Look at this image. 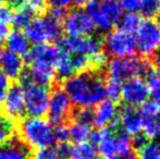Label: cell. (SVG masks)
<instances>
[{
	"label": "cell",
	"instance_id": "1",
	"mask_svg": "<svg viewBox=\"0 0 160 159\" xmlns=\"http://www.w3.org/2000/svg\"><path fill=\"white\" fill-rule=\"evenodd\" d=\"M63 91L78 108H93L106 98V83L98 71L80 72L64 80Z\"/></svg>",
	"mask_w": 160,
	"mask_h": 159
},
{
	"label": "cell",
	"instance_id": "2",
	"mask_svg": "<svg viewBox=\"0 0 160 159\" xmlns=\"http://www.w3.org/2000/svg\"><path fill=\"white\" fill-rule=\"evenodd\" d=\"M65 10L51 9L49 13L40 17H35L25 27V33L30 42L35 45L50 44L61 38L63 33V20Z\"/></svg>",
	"mask_w": 160,
	"mask_h": 159
},
{
	"label": "cell",
	"instance_id": "3",
	"mask_svg": "<svg viewBox=\"0 0 160 159\" xmlns=\"http://www.w3.org/2000/svg\"><path fill=\"white\" fill-rule=\"evenodd\" d=\"M19 131L21 140L31 149L45 148L55 143L52 124L42 118L28 117L22 120Z\"/></svg>",
	"mask_w": 160,
	"mask_h": 159
},
{
	"label": "cell",
	"instance_id": "4",
	"mask_svg": "<svg viewBox=\"0 0 160 159\" xmlns=\"http://www.w3.org/2000/svg\"><path fill=\"white\" fill-rule=\"evenodd\" d=\"M154 69L148 60L135 57L113 58L107 62V71L109 80L124 83L134 77H146Z\"/></svg>",
	"mask_w": 160,
	"mask_h": 159
},
{
	"label": "cell",
	"instance_id": "5",
	"mask_svg": "<svg viewBox=\"0 0 160 159\" xmlns=\"http://www.w3.org/2000/svg\"><path fill=\"white\" fill-rule=\"evenodd\" d=\"M85 11L93 21L95 30L100 33H109L122 15L119 0H93Z\"/></svg>",
	"mask_w": 160,
	"mask_h": 159
},
{
	"label": "cell",
	"instance_id": "6",
	"mask_svg": "<svg viewBox=\"0 0 160 159\" xmlns=\"http://www.w3.org/2000/svg\"><path fill=\"white\" fill-rule=\"evenodd\" d=\"M135 51L142 57H150L159 50L160 27L154 19L142 21L135 32Z\"/></svg>",
	"mask_w": 160,
	"mask_h": 159
},
{
	"label": "cell",
	"instance_id": "7",
	"mask_svg": "<svg viewBox=\"0 0 160 159\" xmlns=\"http://www.w3.org/2000/svg\"><path fill=\"white\" fill-rule=\"evenodd\" d=\"M102 50L112 58L133 57L135 52L134 36L120 30L110 31L102 40Z\"/></svg>",
	"mask_w": 160,
	"mask_h": 159
},
{
	"label": "cell",
	"instance_id": "8",
	"mask_svg": "<svg viewBox=\"0 0 160 159\" xmlns=\"http://www.w3.org/2000/svg\"><path fill=\"white\" fill-rule=\"evenodd\" d=\"M25 96V113L32 118H42L47 113L49 104L48 87L37 84L23 85Z\"/></svg>",
	"mask_w": 160,
	"mask_h": 159
},
{
	"label": "cell",
	"instance_id": "9",
	"mask_svg": "<svg viewBox=\"0 0 160 159\" xmlns=\"http://www.w3.org/2000/svg\"><path fill=\"white\" fill-rule=\"evenodd\" d=\"M62 51L70 55H83L92 59L95 55L102 51V40L95 36L65 37L58 45Z\"/></svg>",
	"mask_w": 160,
	"mask_h": 159
},
{
	"label": "cell",
	"instance_id": "10",
	"mask_svg": "<svg viewBox=\"0 0 160 159\" xmlns=\"http://www.w3.org/2000/svg\"><path fill=\"white\" fill-rule=\"evenodd\" d=\"M63 31L70 37L89 36L95 31V26L85 9L78 8L65 14Z\"/></svg>",
	"mask_w": 160,
	"mask_h": 159
},
{
	"label": "cell",
	"instance_id": "11",
	"mask_svg": "<svg viewBox=\"0 0 160 159\" xmlns=\"http://www.w3.org/2000/svg\"><path fill=\"white\" fill-rule=\"evenodd\" d=\"M72 113V102L62 88H55L49 96L47 113L51 124H61L69 119Z\"/></svg>",
	"mask_w": 160,
	"mask_h": 159
},
{
	"label": "cell",
	"instance_id": "12",
	"mask_svg": "<svg viewBox=\"0 0 160 159\" xmlns=\"http://www.w3.org/2000/svg\"><path fill=\"white\" fill-rule=\"evenodd\" d=\"M149 98V91L146 82L142 77H134L125 81L121 86V99L127 106L138 107Z\"/></svg>",
	"mask_w": 160,
	"mask_h": 159
},
{
	"label": "cell",
	"instance_id": "13",
	"mask_svg": "<svg viewBox=\"0 0 160 159\" xmlns=\"http://www.w3.org/2000/svg\"><path fill=\"white\" fill-rule=\"evenodd\" d=\"M3 99V110L6 117L12 119H20L25 115V96L24 88L21 84H13L8 89Z\"/></svg>",
	"mask_w": 160,
	"mask_h": 159
},
{
	"label": "cell",
	"instance_id": "14",
	"mask_svg": "<svg viewBox=\"0 0 160 159\" xmlns=\"http://www.w3.org/2000/svg\"><path fill=\"white\" fill-rule=\"evenodd\" d=\"M96 109L94 110V121L98 129L102 127H117L119 121V108L116 102L109 99H103L98 105H96Z\"/></svg>",
	"mask_w": 160,
	"mask_h": 159
},
{
	"label": "cell",
	"instance_id": "15",
	"mask_svg": "<svg viewBox=\"0 0 160 159\" xmlns=\"http://www.w3.org/2000/svg\"><path fill=\"white\" fill-rule=\"evenodd\" d=\"M121 130L128 135H135L139 133L143 127V120L138 109L135 107L124 106L119 110V121Z\"/></svg>",
	"mask_w": 160,
	"mask_h": 159
},
{
	"label": "cell",
	"instance_id": "16",
	"mask_svg": "<svg viewBox=\"0 0 160 159\" xmlns=\"http://www.w3.org/2000/svg\"><path fill=\"white\" fill-rule=\"evenodd\" d=\"M0 159H32V152L21 138L12 136L0 145Z\"/></svg>",
	"mask_w": 160,
	"mask_h": 159
},
{
	"label": "cell",
	"instance_id": "17",
	"mask_svg": "<svg viewBox=\"0 0 160 159\" xmlns=\"http://www.w3.org/2000/svg\"><path fill=\"white\" fill-rule=\"evenodd\" d=\"M1 69L9 77H19L24 70V62L21 56L15 55L9 50L2 51L0 59Z\"/></svg>",
	"mask_w": 160,
	"mask_h": 159
},
{
	"label": "cell",
	"instance_id": "18",
	"mask_svg": "<svg viewBox=\"0 0 160 159\" xmlns=\"http://www.w3.org/2000/svg\"><path fill=\"white\" fill-rule=\"evenodd\" d=\"M8 50L19 56H25L31 48V42L26 35L21 31L14 30L10 32L6 39Z\"/></svg>",
	"mask_w": 160,
	"mask_h": 159
},
{
	"label": "cell",
	"instance_id": "19",
	"mask_svg": "<svg viewBox=\"0 0 160 159\" xmlns=\"http://www.w3.org/2000/svg\"><path fill=\"white\" fill-rule=\"evenodd\" d=\"M70 145L68 143H63L37 149L36 153L32 155V159H68L70 157Z\"/></svg>",
	"mask_w": 160,
	"mask_h": 159
},
{
	"label": "cell",
	"instance_id": "20",
	"mask_svg": "<svg viewBox=\"0 0 160 159\" xmlns=\"http://www.w3.org/2000/svg\"><path fill=\"white\" fill-rule=\"evenodd\" d=\"M69 133L70 140L75 144H80V143L88 142L91 140L93 130H92V125L73 121L71 127H69Z\"/></svg>",
	"mask_w": 160,
	"mask_h": 159
},
{
	"label": "cell",
	"instance_id": "21",
	"mask_svg": "<svg viewBox=\"0 0 160 159\" xmlns=\"http://www.w3.org/2000/svg\"><path fill=\"white\" fill-rule=\"evenodd\" d=\"M7 3L12 10L25 8L36 15L44 12L47 2L46 0H7Z\"/></svg>",
	"mask_w": 160,
	"mask_h": 159
},
{
	"label": "cell",
	"instance_id": "22",
	"mask_svg": "<svg viewBox=\"0 0 160 159\" xmlns=\"http://www.w3.org/2000/svg\"><path fill=\"white\" fill-rule=\"evenodd\" d=\"M97 156L96 145L92 142H84L75 144L71 147L70 157L72 159H95Z\"/></svg>",
	"mask_w": 160,
	"mask_h": 159
},
{
	"label": "cell",
	"instance_id": "23",
	"mask_svg": "<svg viewBox=\"0 0 160 159\" xmlns=\"http://www.w3.org/2000/svg\"><path fill=\"white\" fill-rule=\"evenodd\" d=\"M35 19V14L32 11L28 10L25 8H20L17 10H13V15L10 23L14 27V30L21 31L25 30V27Z\"/></svg>",
	"mask_w": 160,
	"mask_h": 159
},
{
	"label": "cell",
	"instance_id": "24",
	"mask_svg": "<svg viewBox=\"0 0 160 159\" xmlns=\"http://www.w3.org/2000/svg\"><path fill=\"white\" fill-rule=\"evenodd\" d=\"M142 20L137 13H125L122 14L120 20L118 21V30L122 31L128 34H133L137 31L138 26L141 25Z\"/></svg>",
	"mask_w": 160,
	"mask_h": 159
},
{
	"label": "cell",
	"instance_id": "25",
	"mask_svg": "<svg viewBox=\"0 0 160 159\" xmlns=\"http://www.w3.org/2000/svg\"><path fill=\"white\" fill-rule=\"evenodd\" d=\"M143 120L144 134L148 138H160V117H147L142 118Z\"/></svg>",
	"mask_w": 160,
	"mask_h": 159
},
{
	"label": "cell",
	"instance_id": "26",
	"mask_svg": "<svg viewBox=\"0 0 160 159\" xmlns=\"http://www.w3.org/2000/svg\"><path fill=\"white\" fill-rule=\"evenodd\" d=\"M146 84H147L149 96L152 97V100L160 102V74L155 69H152L146 75Z\"/></svg>",
	"mask_w": 160,
	"mask_h": 159
},
{
	"label": "cell",
	"instance_id": "27",
	"mask_svg": "<svg viewBox=\"0 0 160 159\" xmlns=\"http://www.w3.org/2000/svg\"><path fill=\"white\" fill-rule=\"evenodd\" d=\"M160 0H139L138 11L146 20H152L159 12Z\"/></svg>",
	"mask_w": 160,
	"mask_h": 159
},
{
	"label": "cell",
	"instance_id": "28",
	"mask_svg": "<svg viewBox=\"0 0 160 159\" xmlns=\"http://www.w3.org/2000/svg\"><path fill=\"white\" fill-rule=\"evenodd\" d=\"M14 133V123L10 118L0 116V145L11 138Z\"/></svg>",
	"mask_w": 160,
	"mask_h": 159
},
{
	"label": "cell",
	"instance_id": "29",
	"mask_svg": "<svg viewBox=\"0 0 160 159\" xmlns=\"http://www.w3.org/2000/svg\"><path fill=\"white\" fill-rule=\"evenodd\" d=\"M138 159H160V145L157 143H148L138 151Z\"/></svg>",
	"mask_w": 160,
	"mask_h": 159
},
{
	"label": "cell",
	"instance_id": "30",
	"mask_svg": "<svg viewBox=\"0 0 160 159\" xmlns=\"http://www.w3.org/2000/svg\"><path fill=\"white\" fill-rule=\"evenodd\" d=\"M73 116L74 121L92 125L94 121V109L89 107H81L74 111Z\"/></svg>",
	"mask_w": 160,
	"mask_h": 159
},
{
	"label": "cell",
	"instance_id": "31",
	"mask_svg": "<svg viewBox=\"0 0 160 159\" xmlns=\"http://www.w3.org/2000/svg\"><path fill=\"white\" fill-rule=\"evenodd\" d=\"M121 83L113 80H108L106 83V97L113 102L121 99Z\"/></svg>",
	"mask_w": 160,
	"mask_h": 159
},
{
	"label": "cell",
	"instance_id": "32",
	"mask_svg": "<svg viewBox=\"0 0 160 159\" xmlns=\"http://www.w3.org/2000/svg\"><path fill=\"white\" fill-rule=\"evenodd\" d=\"M53 138L57 144H63L68 143L70 140V133H69V127L64 123L57 124L53 127Z\"/></svg>",
	"mask_w": 160,
	"mask_h": 159
},
{
	"label": "cell",
	"instance_id": "33",
	"mask_svg": "<svg viewBox=\"0 0 160 159\" xmlns=\"http://www.w3.org/2000/svg\"><path fill=\"white\" fill-rule=\"evenodd\" d=\"M149 143V138L145 135L144 133H137L135 135H133V138H131V144H132V147L136 148L137 151L142 149L144 146Z\"/></svg>",
	"mask_w": 160,
	"mask_h": 159
},
{
	"label": "cell",
	"instance_id": "34",
	"mask_svg": "<svg viewBox=\"0 0 160 159\" xmlns=\"http://www.w3.org/2000/svg\"><path fill=\"white\" fill-rule=\"evenodd\" d=\"M120 6L122 11L128 13H136L139 8V0H120Z\"/></svg>",
	"mask_w": 160,
	"mask_h": 159
},
{
	"label": "cell",
	"instance_id": "35",
	"mask_svg": "<svg viewBox=\"0 0 160 159\" xmlns=\"http://www.w3.org/2000/svg\"><path fill=\"white\" fill-rule=\"evenodd\" d=\"M46 2L51 7V9L65 10L74 3V0H46Z\"/></svg>",
	"mask_w": 160,
	"mask_h": 159
},
{
	"label": "cell",
	"instance_id": "36",
	"mask_svg": "<svg viewBox=\"0 0 160 159\" xmlns=\"http://www.w3.org/2000/svg\"><path fill=\"white\" fill-rule=\"evenodd\" d=\"M10 86V77L3 71L0 70V99L4 97Z\"/></svg>",
	"mask_w": 160,
	"mask_h": 159
},
{
	"label": "cell",
	"instance_id": "37",
	"mask_svg": "<svg viewBox=\"0 0 160 159\" xmlns=\"http://www.w3.org/2000/svg\"><path fill=\"white\" fill-rule=\"evenodd\" d=\"M13 15V10L8 6H1L0 7V23L8 25L11 22Z\"/></svg>",
	"mask_w": 160,
	"mask_h": 159
},
{
	"label": "cell",
	"instance_id": "38",
	"mask_svg": "<svg viewBox=\"0 0 160 159\" xmlns=\"http://www.w3.org/2000/svg\"><path fill=\"white\" fill-rule=\"evenodd\" d=\"M9 33H10V31H9L8 25L0 23V45H1L2 42H6V39H7V37H8Z\"/></svg>",
	"mask_w": 160,
	"mask_h": 159
},
{
	"label": "cell",
	"instance_id": "39",
	"mask_svg": "<svg viewBox=\"0 0 160 159\" xmlns=\"http://www.w3.org/2000/svg\"><path fill=\"white\" fill-rule=\"evenodd\" d=\"M116 159H138L137 158V155L135 153H133L132 151L128 152V154H124V155H121V156H118Z\"/></svg>",
	"mask_w": 160,
	"mask_h": 159
},
{
	"label": "cell",
	"instance_id": "40",
	"mask_svg": "<svg viewBox=\"0 0 160 159\" xmlns=\"http://www.w3.org/2000/svg\"><path fill=\"white\" fill-rule=\"evenodd\" d=\"M154 68H155V70L160 74V52L157 53L154 58Z\"/></svg>",
	"mask_w": 160,
	"mask_h": 159
},
{
	"label": "cell",
	"instance_id": "41",
	"mask_svg": "<svg viewBox=\"0 0 160 159\" xmlns=\"http://www.w3.org/2000/svg\"><path fill=\"white\" fill-rule=\"evenodd\" d=\"M93 0H74V2H75L78 6L80 7H83V6H87V4L89 3V2H92Z\"/></svg>",
	"mask_w": 160,
	"mask_h": 159
},
{
	"label": "cell",
	"instance_id": "42",
	"mask_svg": "<svg viewBox=\"0 0 160 159\" xmlns=\"http://www.w3.org/2000/svg\"><path fill=\"white\" fill-rule=\"evenodd\" d=\"M6 2H7V0H0V7L3 6V4L6 3Z\"/></svg>",
	"mask_w": 160,
	"mask_h": 159
},
{
	"label": "cell",
	"instance_id": "43",
	"mask_svg": "<svg viewBox=\"0 0 160 159\" xmlns=\"http://www.w3.org/2000/svg\"><path fill=\"white\" fill-rule=\"evenodd\" d=\"M95 159H107V158H105V157H98V158H95Z\"/></svg>",
	"mask_w": 160,
	"mask_h": 159
},
{
	"label": "cell",
	"instance_id": "44",
	"mask_svg": "<svg viewBox=\"0 0 160 159\" xmlns=\"http://www.w3.org/2000/svg\"><path fill=\"white\" fill-rule=\"evenodd\" d=\"M1 55H2V51H1V49H0V59H1Z\"/></svg>",
	"mask_w": 160,
	"mask_h": 159
},
{
	"label": "cell",
	"instance_id": "45",
	"mask_svg": "<svg viewBox=\"0 0 160 159\" xmlns=\"http://www.w3.org/2000/svg\"><path fill=\"white\" fill-rule=\"evenodd\" d=\"M158 13H160V1H159V12Z\"/></svg>",
	"mask_w": 160,
	"mask_h": 159
},
{
	"label": "cell",
	"instance_id": "46",
	"mask_svg": "<svg viewBox=\"0 0 160 159\" xmlns=\"http://www.w3.org/2000/svg\"><path fill=\"white\" fill-rule=\"evenodd\" d=\"M0 108H1V105H0Z\"/></svg>",
	"mask_w": 160,
	"mask_h": 159
},
{
	"label": "cell",
	"instance_id": "47",
	"mask_svg": "<svg viewBox=\"0 0 160 159\" xmlns=\"http://www.w3.org/2000/svg\"><path fill=\"white\" fill-rule=\"evenodd\" d=\"M159 27H160V24H159Z\"/></svg>",
	"mask_w": 160,
	"mask_h": 159
}]
</instances>
